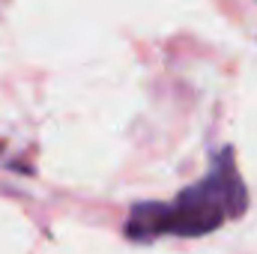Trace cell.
Returning a JSON list of instances; mask_svg holds the SVG:
<instances>
[{"label":"cell","instance_id":"cell-1","mask_svg":"<svg viewBox=\"0 0 257 254\" xmlns=\"http://www.w3.org/2000/svg\"><path fill=\"white\" fill-rule=\"evenodd\" d=\"M248 203L245 186L236 174L233 153L224 150L212 174L183 191L174 203H141L132 209L126 233L132 239H153L162 233L200 236L221 227L227 218H236Z\"/></svg>","mask_w":257,"mask_h":254}]
</instances>
